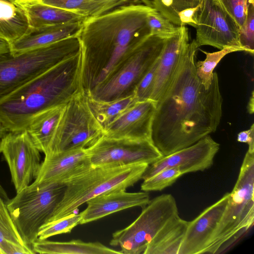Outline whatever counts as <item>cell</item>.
<instances>
[{"mask_svg":"<svg viewBox=\"0 0 254 254\" xmlns=\"http://www.w3.org/2000/svg\"><path fill=\"white\" fill-rule=\"evenodd\" d=\"M194 39L189 42L167 89L156 102L151 141L163 156L192 145L217 129L223 98L217 74L206 89L195 71Z\"/></svg>","mask_w":254,"mask_h":254,"instance_id":"obj_1","label":"cell"},{"mask_svg":"<svg viewBox=\"0 0 254 254\" xmlns=\"http://www.w3.org/2000/svg\"><path fill=\"white\" fill-rule=\"evenodd\" d=\"M153 9L143 3H131L84 21L78 37L85 94L104 81L128 53L150 35L147 17Z\"/></svg>","mask_w":254,"mask_h":254,"instance_id":"obj_2","label":"cell"},{"mask_svg":"<svg viewBox=\"0 0 254 254\" xmlns=\"http://www.w3.org/2000/svg\"><path fill=\"white\" fill-rule=\"evenodd\" d=\"M81 51L25 83L0 100V120L8 131L25 129L45 110L66 105L83 92Z\"/></svg>","mask_w":254,"mask_h":254,"instance_id":"obj_3","label":"cell"},{"mask_svg":"<svg viewBox=\"0 0 254 254\" xmlns=\"http://www.w3.org/2000/svg\"><path fill=\"white\" fill-rule=\"evenodd\" d=\"M148 165H91L65 183L63 196L47 222L74 213L80 205L98 195L116 190H126L142 179Z\"/></svg>","mask_w":254,"mask_h":254,"instance_id":"obj_4","label":"cell"},{"mask_svg":"<svg viewBox=\"0 0 254 254\" xmlns=\"http://www.w3.org/2000/svg\"><path fill=\"white\" fill-rule=\"evenodd\" d=\"M254 152L247 151L238 177L205 254L226 252L254 223Z\"/></svg>","mask_w":254,"mask_h":254,"instance_id":"obj_5","label":"cell"},{"mask_svg":"<svg viewBox=\"0 0 254 254\" xmlns=\"http://www.w3.org/2000/svg\"><path fill=\"white\" fill-rule=\"evenodd\" d=\"M80 50L78 36H73L20 54L0 55V100Z\"/></svg>","mask_w":254,"mask_h":254,"instance_id":"obj_6","label":"cell"},{"mask_svg":"<svg viewBox=\"0 0 254 254\" xmlns=\"http://www.w3.org/2000/svg\"><path fill=\"white\" fill-rule=\"evenodd\" d=\"M166 40L153 35L147 37L86 95L97 100L110 101L134 95L138 83L160 57Z\"/></svg>","mask_w":254,"mask_h":254,"instance_id":"obj_7","label":"cell"},{"mask_svg":"<svg viewBox=\"0 0 254 254\" xmlns=\"http://www.w3.org/2000/svg\"><path fill=\"white\" fill-rule=\"evenodd\" d=\"M64 184L41 188L29 186L6 202L10 216L25 243L31 248L40 228L51 218L61 201Z\"/></svg>","mask_w":254,"mask_h":254,"instance_id":"obj_8","label":"cell"},{"mask_svg":"<svg viewBox=\"0 0 254 254\" xmlns=\"http://www.w3.org/2000/svg\"><path fill=\"white\" fill-rule=\"evenodd\" d=\"M178 215L174 197L171 194L159 195L150 200L130 225L114 232L110 244L119 247L123 254H143L155 235Z\"/></svg>","mask_w":254,"mask_h":254,"instance_id":"obj_9","label":"cell"},{"mask_svg":"<svg viewBox=\"0 0 254 254\" xmlns=\"http://www.w3.org/2000/svg\"><path fill=\"white\" fill-rule=\"evenodd\" d=\"M103 135L104 129L92 113L86 95L80 92L64 106L49 154L86 149Z\"/></svg>","mask_w":254,"mask_h":254,"instance_id":"obj_10","label":"cell"},{"mask_svg":"<svg viewBox=\"0 0 254 254\" xmlns=\"http://www.w3.org/2000/svg\"><path fill=\"white\" fill-rule=\"evenodd\" d=\"M92 166L151 164L163 156L151 140L103 136L86 148Z\"/></svg>","mask_w":254,"mask_h":254,"instance_id":"obj_11","label":"cell"},{"mask_svg":"<svg viewBox=\"0 0 254 254\" xmlns=\"http://www.w3.org/2000/svg\"><path fill=\"white\" fill-rule=\"evenodd\" d=\"M0 152L9 167L16 193L37 177L41 164L40 150L26 129L9 131L0 139Z\"/></svg>","mask_w":254,"mask_h":254,"instance_id":"obj_12","label":"cell"},{"mask_svg":"<svg viewBox=\"0 0 254 254\" xmlns=\"http://www.w3.org/2000/svg\"><path fill=\"white\" fill-rule=\"evenodd\" d=\"M195 28L197 48L208 45L221 50L234 47L245 51L239 42V27L220 0H203Z\"/></svg>","mask_w":254,"mask_h":254,"instance_id":"obj_13","label":"cell"},{"mask_svg":"<svg viewBox=\"0 0 254 254\" xmlns=\"http://www.w3.org/2000/svg\"><path fill=\"white\" fill-rule=\"evenodd\" d=\"M220 144L209 135L188 147L163 156L148 165L142 179H147L162 170L177 168L183 175L203 171L211 167Z\"/></svg>","mask_w":254,"mask_h":254,"instance_id":"obj_14","label":"cell"},{"mask_svg":"<svg viewBox=\"0 0 254 254\" xmlns=\"http://www.w3.org/2000/svg\"><path fill=\"white\" fill-rule=\"evenodd\" d=\"M91 165L85 148L59 151L45 156L38 174L28 186L41 188L65 183Z\"/></svg>","mask_w":254,"mask_h":254,"instance_id":"obj_15","label":"cell"},{"mask_svg":"<svg viewBox=\"0 0 254 254\" xmlns=\"http://www.w3.org/2000/svg\"><path fill=\"white\" fill-rule=\"evenodd\" d=\"M156 102L137 101L104 130L105 137L151 140V128Z\"/></svg>","mask_w":254,"mask_h":254,"instance_id":"obj_16","label":"cell"},{"mask_svg":"<svg viewBox=\"0 0 254 254\" xmlns=\"http://www.w3.org/2000/svg\"><path fill=\"white\" fill-rule=\"evenodd\" d=\"M229 192L189 221L179 254H201L210 245L227 204Z\"/></svg>","mask_w":254,"mask_h":254,"instance_id":"obj_17","label":"cell"},{"mask_svg":"<svg viewBox=\"0 0 254 254\" xmlns=\"http://www.w3.org/2000/svg\"><path fill=\"white\" fill-rule=\"evenodd\" d=\"M189 31L185 26L166 40L159 58L150 99L157 102L164 93L176 74L189 43Z\"/></svg>","mask_w":254,"mask_h":254,"instance_id":"obj_18","label":"cell"},{"mask_svg":"<svg viewBox=\"0 0 254 254\" xmlns=\"http://www.w3.org/2000/svg\"><path fill=\"white\" fill-rule=\"evenodd\" d=\"M116 190L98 195L86 201L87 207L80 213V224H86L129 208H142L150 201L146 191L127 192Z\"/></svg>","mask_w":254,"mask_h":254,"instance_id":"obj_19","label":"cell"},{"mask_svg":"<svg viewBox=\"0 0 254 254\" xmlns=\"http://www.w3.org/2000/svg\"><path fill=\"white\" fill-rule=\"evenodd\" d=\"M86 19L37 28L29 27L21 37L10 43V52L18 55L78 36Z\"/></svg>","mask_w":254,"mask_h":254,"instance_id":"obj_20","label":"cell"},{"mask_svg":"<svg viewBox=\"0 0 254 254\" xmlns=\"http://www.w3.org/2000/svg\"><path fill=\"white\" fill-rule=\"evenodd\" d=\"M65 105L52 107L37 114L25 128L34 144L45 156L50 153L53 139Z\"/></svg>","mask_w":254,"mask_h":254,"instance_id":"obj_21","label":"cell"},{"mask_svg":"<svg viewBox=\"0 0 254 254\" xmlns=\"http://www.w3.org/2000/svg\"><path fill=\"white\" fill-rule=\"evenodd\" d=\"M16 3L24 10L29 27L63 24L87 19L66 9L43 3L38 0Z\"/></svg>","mask_w":254,"mask_h":254,"instance_id":"obj_22","label":"cell"},{"mask_svg":"<svg viewBox=\"0 0 254 254\" xmlns=\"http://www.w3.org/2000/svg\"><path fill=\"white\" fill-rule=\"evenodd\" d=\"M153 8L178 26L195 27L203 0H146Z\"/></svg>","mask_w":254,"mask_h":254,"instance_id":"obj_23","label":"cell"},{"mask_svg":"<svg viewBox=\"0 0 254 254\" xmlns=\"http://www.w3.org/2000/svg\"><path fill=\"white\" fill-rule=\"evenodd\" d=\"M35 254H122L100 242H85L80 240L56 242L37 239L32 245Z\"/></svg>","mask_w":254,"mask_h":254,"instance_id":"obj_24","label":"cell"},{"mask_svg":"<svg viewBox=\"0 0 254 254\" xmlns=\"http://www.w3.org/2000/svg\"><path fill=\"white\" fill-rule=\"evenodd\" d=\"M189 221L176 217L153 237L143 254H179Z\"/></svg>","mask_w":254,"mask_h":254,"instance_id":"obj_25","label":"cell"},{"mask_svg":"<svg viewBox=\"0 0 254 254\" xmlns=\"http://www.w3.org/2000/svg\"><path fill=\"white\" fill-rule=\"evenodd\" d=\"M41 2L91 18L131 3L146 4L145 0H38Z\"/></svg>","mask_w":254,"mask_h":254,"instance_id":"obj_26","label":"cell"},{"mask_svg":"<svg viewBox=\"0 0 254 254\" xmlns=\"http://www.w3.org/2000/svg\"><path fill=\"white\" fill-rule=\"evenodd\" d=\"M29 27L24 10L18 4L0 0V38L10 43L21 37Z\"/></svg>","mask_w":254,"mask_h":254,"instance_id":"obj_27","label":"cell"},{"mask_svg":"<svg viewBox=\"0 0 254 254\" xmlns=\"http://www.w3.org/2000/svg\"><path fill=\"white\" fill-rule=\"evenodd\" d=\"M34 254L32 248L21 238L0 195V254Z\"/></svg>","mask_w":254,"mask_h":254,"instance_id":"obj_28","label":"cell"},{"mask_svg":"<svg viewBox=\"0 0 254 254\" xmlns=\"http://www.w3.org/2000/svg\"><path fill=\"white\" fill-rule=\"evenodd\" d=\"M86 96L92 113L104 130L121 114L138 101L134 95L110 101L97 100Z\"/></svg>","mask_w":254,"mask_h":254,"instance_id":"obj_29","label":"cell"},{"mask_svg":"<svg viewBox=\"0 0 254 254\" xmlns=\"http://www.w3.org/2000/svg\"><path fill=\"white\" fill-rule=\"evenodd\" d=\"M206 56L203 61L195 62L196 75L206 89H208L213 78V70L220 61L227 54L237 52L244 51L241 48L225 47L218 51L209 53L201 50Z\"/></svg>","mask_w":254,"mask_h":254,"instance_id":"obj_30","label":"cell"},{"mask_svg":"<svg viewBox=\"0 0 254 254\" xmlns=\"http://www.w3.org/2000/svg\"><path fill=\"white\" fill-rule=\"evenodd\" d=\"M81 215L72 213L62 218L50 221L45 223L40 229L38 239L45 240L62 234L70 233L80 224Z\"/></svg>","mask_w":254,"mask_h":254,"instance_id":"obj_31","label":"cell"},{"mask_svg":"<svg viewBox=\"0 0 254 254\" xmlns=\"http://www.w3.org/2000/svg\"><path fill=\"white\" fill-rule=\"evenodd\" d=\"M183 174L177 168L164 169L143 180L141 190L144 191H161L172 185Z\"/></svg>","mask_w":254,"mask_h":254,"instance_id":"obj_32","label":"cell"},{"mask_svg":"<svg viewBox=\"0 0 254 254\" xmlns=\"http://www.w3.org/2000/svg\"><path fill=\"white\" fill-rule=\"evenodd\" d=\"M147 23L150 35L165 39L175 34L179 28L154 9L148 13Z\"/></svg>","mask_w":254,"mask_h":254,"instance_id":"obj_33","label":"cell"},{"mask_svg":"<svg viewBox=\"0 0 254 254\" xmlns=\"http://www.w3.org/2000/svg\"><path fill=\"white\" fill-rule=\"evenodd\" d=\"M239 39L245 52L253 55L254 53V2L249 0L247 16L242 26L239 29Z\"/></svg>","mask_w":254,"mask_h":254,"instance_id":"obj_34","label":"cell"},{"mask_svg":"<svg viewBox=\"0 0 254 254\" xmlns=\"http://www.w3.org/2000/svg\"><path fill=\"white\" fill-rule=\"evenodd\" d=\"M221 3L240 28L247 16L249 0H220Z\"/></svg>","mask_w":254,"mask_h":254,"instance_id":"obj_35","label":"cell"},{"mask_svg":"<svg viewBox=\"0 0 254 254\" xmlns=\"http://www.w3.org/2000/svg\"><path fill=\"white\" fill-rule=\"evenodd\" d=\"M158 61L159 59L155 62L136 86L134 95L138 101L150 99Z\"/></svg>","mask_w":254,"mask_h":254,"instance_id":"obj_36","label":"cell"},{"mask_svg":"<svg viewBox=\"0 0 254 254\" xmlns=\"http://www.w3.org/2000/svg\"><path fill=\"white\" fill-rule=\"evenodd\" d=\"M237 141L240 142L247 143L248 145V150L254 152V124H252L249 129L242 131L238 134Z\"/></svg>","mask_w":254,"mask_h":254,"instance_id":"obj_37","label":"cell"},{"mask_svg":"<svg viewBox=\"0 0 254 254\" xmlns=\"http://www.w3.org/2000/svg\"><path fill=\"white\" fill-rule=\"evenodd\" d=\"M10 52V43L7 41L0 38V55Z\"/></svg>","mask_w":254,"mask_h":254,"instance_id":"obj_38","label":"cell"},{"mask_svg":"<svg viewBox=\"0 0 254 254\" xmlns=\"http://www.w3.org/2000/svg\"><path fill=\"white\" fill-rule=\"evenodd\" d=\"M248 110L250 114H252L254 111V91H253L251 96L248 105Z\"/></svg>","mask_w":254,"mask_h":254,"instance_id":"obj_39","label":"cell"},{"mask_svg":"<svg viewBox=\"0 0 254 254\" xmlns=\"http://www.w3.org/2000/svg\"><path fill=\"white\" fill-rule=\"evenodd\" d=\"M8 131L0 120V138H2Z\"/></svg>","mask_w":254,"mask_h":254,"instance_id":"obj_40","label":"cell"},{"mask_svg":"<svg viewBox=\"0 0 254 254\" xmlns=\"http://www.w3.org/2000/svg\"><path fill=\"white\" fill-rule=\"evenodd\" d=\"M0 195L4 200V201L6 202V203L9 199L5 190L3 189V188L2 187V186L0 184Z\"/></svg>","mask_w":254,"mask_h":254,"instance_id":"obj_41","label":"cell"},{"mask_svg":"<svg viewBox=\"0 0 254 254\" xmlns=\"http://www.w3.org/2000/svg\"><path fill=\"white\" fill-rule=\"evenodd\" d=\"M9 0L12 2H13L14 3H17V2H19L30 1V0Z\"/></svg>","mask_w":254,"mask_h":254,"instance_id":"obj_42","label":"cell"},{"mask_svg":"<svg viewBox=\"0 0 254 254\" xmlns=\"http://www.w3.org/2000/svg\"><path fill=\"white\" fill-rule=\"evenodd\" d=\"M0 139H1L0 138Z\"/></svg>","mask_w":254,"mask_h":254,"instance_id":"obj_43","label":"cell"},{"mask_svg":"<svg viewBox=\"0 0 254 254\" xmlns=\"http://www.w3.org/2000/svg\"><path fill=\"white\" fill-rule=\"evenodd\" d=\"M10 1V0H9Z\"/></svg>","mask_w":254,"mask_h":254,"instance_id":"obj_44","label":"cell"}]
</instances>
